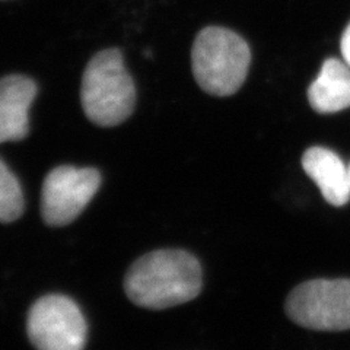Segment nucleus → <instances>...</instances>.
<instances>
[{
	"label": "nucleus",
	"instance_id": "nucleus-1",
	"mask_svg": "<svg viewBox=\"0 0 350 350\" xmlns=\"http://www.w3.org/2000/svg\"><path fill=\"white\" fill-rule=\"evenodd\" d=\"M127 298L148 310H167L193 301L202 291V267L184 250H157L142 256L127 270Z\"/></svg>",
	"mask_w": 350,
	"mask_h": 350
},
{
	"label": "nucleus",
	"instance_id": "nucleus-7",
	"mask_svg": "<svg viewBox=\"0 0 350 350\" xmlns=\"http://www.w3.org/2000/svg\"><path fill=\"white\" fill-rule=\"evenodd\" d=\"M38 86L24 75H8L0 79V144L18 142L29 133V108Z\"/></svg>",
	"mask_w": 350,
	"mask_h": 350
},
{
	"label": "nucleus",
	"instance_id": "nucleus-11",
	"mask_svg": "<svg viewBox=\"0 0 350 350\" xmlns=\"http://www.w3.org/2000/svg\"><path fill=\"white\" fill-rule=\"evenodd\" d=\"M342 54L345 57V62L350 66V24L347 25L342 37Z\"/></svg>",
	"mask_w": 350,
	"mask_h": 350
},
{
	"label": "nucleus",
	"instance_id": "nucleus-10",
	"mask_svg": "<svg viewBox=\"0 0 350 350\" xmlns=\"http://www.w3.org/2000/svg\"><path fill=\"white\" fill-rule=\"evenodd\" d=\"M24 204L19 180L0 159V222H15L24 213Z\"/></svg>",
	"mask_w": 350,
	"mask_h": 350
},
{
	"label": "nucleus",
	"instance_id": "nucleus-5",
	"mask_svg": "<svg viewBox=\"0 0 350 350\" xmlns=\"http://www.w3.org/2000/svg\"><path fill=\"white\" fill-rule=\"evenodd\" d=\"M27 333L37 350H83L88 325L75 301L46 295L31 306Z\"/></svg>",
	"mask_w": 350,
	"mask_h": 350
},
{
	"label": "nucleus",
	"instance_id": "nucleus-6",
	"mask_svg": "<svg viewBox=\"0 0 350 350\" xmlns=\"http://www.w3.org/2000/svg\"><path fill=\"white\" fill-rule=\"evenodd\" d=\"M103 177L95 168L60 165L42 183L41 216L49 226L72 224L100 190Z\"/></svg>",
	"mask_w": 350,
	"mask_h": 350
},
{
	"label": "nucleus",
	"instance_id": "nucleus-3",
	"mask_svg": "<svg viewBox=\"0 0 350 350\" xmlns=\"http://www.w3.org/2000/svg\"><path fill=\"white\" fill-rule=\"evenodd\" d=\"M251 63L248 44L237 32L207 27L197 34L191 49L196 82L215 96H229L244 85Z\"/></svg>",
	"mask_w": 350,
	"mask_h": 350
},
{
	"label": "nucleus",
	"instance_id": "nucleus-9",
	"mask_svg": "<svg viewBox=\"0 0 350 350\" xmlns=\"http://www.w3.org/2000/svg\"><path fill=\"white\" fill-rule=\"evenodd\" d=\"M314 111L333 114L350 107V66L337 59H327L321 72L308 90Z\"/></svg>",
	"mask_w": 350,
	"mask_h": 350
},
{
	"label": "nucleus",
	"instance_id": "nucleus-8",
	"mask_svg": "<svg viewBox=\"0 0 350 350\" xmlns=\"http://www.w3.org/2000/svg\"><path fill=\"white\" fill-rule=\"evenodd\" d=\"M302 168L319 185L327 203L340 207L350 200L349 167L337 153L321 146L310 148L302 157Z\"/></svg>",
	"mask_w": 350,
	"mask_h": 350
},
{
	"label": "nucleus",
	"instance_id": "nucleus-4",
	"mask_svg": "<svg viewBox=\"0 0 350 350\" xmlns=\"http://www.w3.org/2000/svg\"><path fill=\"white\" fill-rule=\"evenodd\" d=\"M286 314L295 324L310 330H349L350 280L315 279L301 283L289 293Z\"/></svg>",
	"mask_w": 350,
	"mask_h": 350
},
{
	"label": "nucleus",
	"instance_id": "nucleus-12",
	"mask_svg": "<svg viewBox=\"0 0 350 350\" xmlns=\"http://www.w3.org/2000/svg\"><path fill=\"white\" fill-rule=\"evenodd\" d=\"M349 174H350V165H349Z\"/></svg>",
	"mask_w": 350,
	"mask_h": 350
},
{
	"label": "nucleus",
	"instance_id": "nucleus-2",
	"mask_svg": "<svg viewBox=\"0 0 350 350\" xmlns=\"http://www.w3.org/2000/svg\"><path fill=\"white\" fill-rule=\"evenodd\" d=\"M81 103L90 122L100 127L122 124L136 105V86L118 49H107L90 60L81 86Z\"/></svg>",
	"mask_w": 350,
	"mask_h": 350
}]
</instances>
